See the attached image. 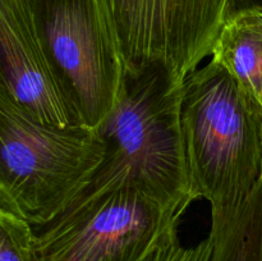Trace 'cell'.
<instances>
[{
    "label": "cell",
    "instance_id": "obj_1",
    "mask_svg": "<svg viewBox=\"0 0 262 261\" xmlns=\"http://www.w3.org/2000/svg\"><path fill=\"white\" fill-rule=\"evenodd\" d=\"M182 132L193 200L211 216L237 210L261 178V107L210 60L184 79Z\"/></svg>",
    "mask_w": 262,
    "mask_h": 261
},
{
    "label": "cell",
    "instance_id": "obj_2",
    "mask_svg": "<svg viewBox=\"0 0 262 261\" xmlns=\"http://www.w3.org/2000/svg\"><path fill=\"white\" fill-rule=\"evenodd\" d=\"M183 83L163 66L127 73L119 102L97 128L104 160L87 187L124 181L168 204L191 205Z\"/></svg>",
    "mask_w": 262,
    "mask_h": 261
},
{
    "label": "cell",
    "instance_id": "obj_3",
    "mask_svg": "<svg viewBox=\"0 0 262 261\" xmlns=\"http://www.w3.org/2000/svg\"><path fill=\"white\" fill-rule=\"evenodd\" d=\"M97 129L41 123L0 91V209L41 227L91 182L104 160Z\"/></svg>",
    "mask_w": 262,
    "mask_h": 261
},
{
    "label": "cell",
    "instance_id": "obj_4",
    "mask_svg": "<svg viewBox=\"0 0 262 261\" xmlns=\"http://www.w3.org/2000/svg\"><path fill=\"white\" fill-rule=\"evenodd\" d=\"M188 209L129 182L86 187L48 224L32 228L37 261H146L178 234Z\"/></svg>",
    "mask_w": 262,
    "mask_h": 261
},
{
    "label": "cell",
    "instance_id": "obj_5",
    "mask_svg": "<svg viewBox=\"0 0 262 261\" xmlns=\"http://www.w3.org/2000/svg\"><path fill=\"white\" fill-rule=\"evenodd\" d=\"M51 72L78 122L97 129L119 102L127 76L101 0H31Z\"/></svg>",
    "mask_w": 262,
    "mask_h": 261
},
{
    "label": "cell",
    "instance_id": "obj_6",
    "mask_svg": "<svg viewBox=\"0 0 262 261\" xmlns=\"http://www.w3.org/2000/svg\"><path fill=\"white\" fill-rule=\"evenodd\" d=\"M128 74L163 66L184 81L211 56L229 0H101Z\"/></svg>",
    "mask_w": 262,
    "mask_h": 261
},
{
    "label": "cell",
    "instance_id": "obj_7",
    "mask_svg": "<svg viewBox=\"0 0 262 261\" xmlns=\"http://www.w3.org/2000/svg\"><path fill=\"white\" fill-rule=\"evenodd\" d=\"M0 91L38 122L81 124L49 66L31 0H0Z\"/></svg>",
    "mask_w": 262,
    "mask_h": 261
},
{
    "label": "cell",
    "instance_id": "obj_8",
    "mask_svg": "<svg viewBox=\"0 0 262 261\" xmlns=\"http://www.w3.org/2000/svg\"><path fill=\"white\" fill-rule=\"evenodd\" d=\"M211 60L227 69L262 110V12L245 10L227 17Z\"/></svg>",
    "mask_w": 262,
    "mask_h": 261
},
{
    "label": "cell",
    "instance_id": "obj_9",
    "mask_svg": "<svg viewBox=\"0 0 262 261\" xmlns=\"http://www.w3.org/2000/svg\"><path fill=\"white\" fill-rule=\"evenodd\" d=\"M210 261H262V182L237 210L211 216Z\"/></svg>",
    "mask_w": 262,
    "mask_h": 261
},
{
    "label": "cell",
    "instance_id": "obj_10",
    "mask_svg": "<svg viewBox=\"0 0 262 261\" xmlns=\"http://www.w3.org/2000/svg\"><path fill=\"white\" fill-rule=\"evenodd\" d=\"M0 261H37L30 223L0 209Z\"/></svg>",
    "mask_w": 262,
    "mask_h": 261
},
{
    "label": "cell",
    "instance_id": "obj_11",
    "mask_svg": "<svg viewBox=\"0 0 262 261\" xmlns=\"http://www.w3.org/2000/svg\"><path fill=\"white\" fill-rule=\"evenodd\" d=\"M212 243L210 235L196 246L186 247L179 241V235L164 243L146 261H210Z\"/></svg>",
    "mask_w": 262,
    "mask_h": 261
},
{
    "label": "cell",
    "instance_id": "obj_12",
    "mask_svg": "<svg viewBox=\"0 0 262 261\" xmlns=\"http://www.w3.org/2000/svg\"><path fill=\"white\" fill-rule=\"evenodd\" d=\"M245 10H261L262 0H229V12L228 15Z\"/></svg>",
    "mask_w": 262,
    "mask_h": 261
},
{
    "label": "cell",
    "instance_id": "obj_13",
    "mask_svg": "<svg viewBox=\"0 0 262 261\" xmlns=\"http://www.w3.org/2000/svg\"><path fill=\"white\" fill-rule=\"evenodd\" d=\"M260 179H261V182H262V171H261V178Z\"/></svg>",
    "mask_w": 262,
    "mask_h": 261
}]
</instances>
